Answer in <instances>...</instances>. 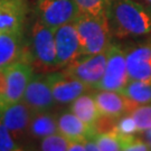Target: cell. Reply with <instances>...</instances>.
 I'll return each mask as SVG.
<instances>
[{
  "label": "cell",
  "instance_id": "obj_19",
  "mask_svg": "<svg viewBox=\"0 0 151 151\" xmlns=\"http://www.w3.org/2000/svg\"><path fill=\"white\" fill-rule=\"evenodd\" d=\"M119 92L139 105L151 104V82L129 80Z\"/></svg>",
  "mask_w": 151,
  "mask_h": 151
},
{
  "label": "cell",
  "instance_id": "obj_16",
  "mask_svg": "<svg viewBox=\"0 0 151 151\" xmlns=\"http://www.w3.org/2000/svg\"><path fill=\"white\" fill-rule=\"evenodd\" d=\"M58 132L68 141H84L86 138L95 134L93 128L88 127L73 112H63L57 118Z\"/></svg>",
  "mask_w": 151,
  "mask_h": 151
},
{
  "label": "cell",
  "instance_id": "obj_27",
  "mask_svg": "<svg viewBox=\"0 0 151 151\" xmlns=\"http://www.w3.org/2000/svg\"><path fill=\"white\" fill-rule=\"evenodd\" d=\"M68 151H85L83 141H70Z\"/></svg>",
  "mask_w": 151,
  "mask_h": 151
},
{
  "label": "cell",
  "instance_id": "obj_2",
  "mask_svg": "<svg viewBox=\"0 0 151 151\" xmlns=\"http://www.w3.org/2000/svg\"><path fill=\"white\" fill-rule=\"evenodd\" d=\"M73 24L80 39L81 55H93L106 52L112 43V32L108 15L91 16L78 14Z\"/></svg>",
  "mask_w": 151,
  "mask_h": 151
},
{
  "label": "cell",
  "instance_id": "obj_14",
  "mask_svg": "<svg viewBox=\"0 0 151 151\" xmlns=\"http://www.w3.org/2000/svg\"><path fill=\"white\" fill-rule=\"evenodd\" d=\"M27 14V0H0V34L24 32Z\"/></svg>",
  "mask_w": 151,
  "mask_h": 151
},
{
  "label": "cell",
  "instance_id": "obj_13",
  "mask_svg": "<svg viewBox=\"0 0 151 151\" xmlns=\"http://www.w3.org/2000/svg\"><path fill=\"white\" fill-rule=\"evenodd\" d=\"M94 99L100 114L112 118H120L124 114L132 113L139 105L138 103L124 96L119 91L97 90V92L94 93Z\"/></svg>",
  "mask_w": 151,
  "mask_h": 151
},
{
  "label": "cell",
  "instance_id": "obj_8",
  "mask_svg": "<svg viewBox=\"0 0 151 151\" xmlns=\"http://www.w3.org/2000/svg\"><path fill=\"white\" fill-rule=\"evenodd\" d=\"M35 111L24 101L10 103L0 111V119L20 145L29 139V124Z\"/></svg>",
  "mask_w": 151,
  "mask_h": 151
},
{
  "label": "cell",
  "instance_id": "obj_10",
  "mask_svg": "<svg viewBox=\"0 0 151 151\" xmlns=\"http://www.w3.org/2000/svg\"><path fill=\"white\" fill-rule=\"evenodd\" d=\"M54 36L57 66L58 68H64L76 57L81 56L80 39L73 22L56 28Z\"/></svg>",
  "mask_w": 151,
  "mask_h": 151
},
{
  "label": "cell",
  "instance_id": "obj_1",
  "mask_svg": "<svg viewBox=\"0 0 151 151\" xmlns=\"http://www.w3.org/2000/svg\"><path fill=\"white\" fill-rule=\"evenodd\" d=\"M112 35L139 37L151 32V11L137 0H113L108 11Z\"/></svg>",
  "mask_w": 151,
  "mask_h": 151
},
{
  "label": "cell",
  "instance_id": "obj_4",
  "mask_svg": "<svg viewBox=\"0 0 151 151\" xmlns=\"http://www.w3.org/2000/svg\"><path fill=\"white\" fill-rule=\"evenodd\" d=\"M106 65L102 80L97 84L96 90L120 91L129 82L127 67V54L119 44L111 43L106 49Z\"/></svg>",
  "mask_w": 151,
  "mask_h": 151
},
{
  "label": "cell",
  "instance_id": "obj_26",
  "mask_svg": "<svg viewBox=\"0 0 151 151\" xmlns=\"http://www.w3.org/2000/svg\"><path fill=\"white\" fill-rule=\"evenodd\" d=\"M150 150L149 147L140 137L135 134V137L130 141V143L127 146L125 151H148Z\"/></svg>",
  "mask_w": 151,
  "mask_h": 151
},
{
  "label": "cell",
  "instance_id": "obj_11",
  "mask_svg": "<svg viewBox=\"0 0 151 151\" xmlns=\"http://www.w3.org/2000/svg\"><path fill=\"white\" fill-rule=\"evenodd\" d=\"M22 101L35 112L50 111L55 106V100L52 94L46 73L34 74L28 83Z\"/></svg>",
  "mask_w": 151,
  "mask_h": 151
},
{
  "label": "cell",
  "instance_id": "obj_17",
  "mask_svg": "<svg viewBox=\"0 0 151 151\" xmlns=\"http://www.w3.org/2000/svg\"><path fill=\"white\" fill-rule=\"evenodd\" d=\"M70 112H73L78 119L94 129V124L100 116V112L94 99V93L88 91L74 100L70 103Z\"/></svg>",
  "mask_w": 151,
  "mask_h": 151
},
{
  "label": "cell",
  "instance_id": "obj_24",
  "mask_svg": "<svg viewBox=\"0 0 151 151\" xmlns=\"http://www.w3.org/2000/svg\"><path fill=\"white\" fill-rule=\"evenodd\" d=\"M115 130L121 134L125 135L137 134L139 132L137 124H135L133 118L131 116V114H124V115H121L120 118H118Z\"/></svg>",
  "mask_w": 151,
  "mask_h": 151
},
{
  "label": "cell",
  "instance_id": "obj_15",
  "mask_svg": "<svg viewBox=\"0 0 151 151\" xmlns=\"http://www.w3.org/2000/svg\"><path fill=\"white\" fill-rule=\"evenodd\" d=\"M22 58H29L28 43L24 32L0 34V70Z\"/></svg>",
  "mask_w": 151,
  "mask_h": 151
},
{
  "label": "cell",
  "instance_id": "obj_21",
  "mask_svg": "<svg viewBox=\"0 0 151 151\" xmlns=\"http://www.w3.org/2000/svg\"><path fill=\"white\" fill-rule=\"evenodd\" d=\"M70 141L60 132L47 135L39 140L38 149L43 151H68Z\"/></svg>",
  "mask_w": 151,
  "mask_h": 151
},
{
  "label": "cell",
  "instance_id": "obj_25",
  "mask_svg": "<svg viewBox=\"0 0 151 151\" xmlns=\"http://www.w3.org/2000/svg\"><path fill=\"white\" fill-rule=\"evenodd\" d=\"M7 105V74L6 68L0 70V111Z\"/></svg>",
  "mask_w": 151,
  "mask_h": 151
},
{
  "label": "cell",
  "instance_id": "obj_3",
  "mask_svg": "<svg viewBox=\"0 0 151 151\" xmlns=\"http://www.w3.org/2000/svg\"><path fill=\"white\" fill-rule=\"evenodd\" d=\"M55 30L37 19L32 27L30 42L28 43L29 58L34 67L42 72L58 68L55 45Z\"/></svg>",
  "mask_w": 151,
  "mask_h": 151
},
{
  "label": "cell",
  "instance_id": "obj_29",
  "mask_svg": "<svg viewBox=\"0 0 151 151\" xmlns=\"http://www.w3.org/2000/svg\"><path fill=\"white\" fill-rule=\"evenodd\" d=\"M137 1L145 6L149 11H151V0H137Z\"/></svg>",
  "mask_w": 151,
  "mask_h": 151
},
{
  "label": "cell",
  "instance_id": "obj_23",
  "mask_svg": "<svg viewBox=\"0 0 151 151\" xmlns=\"http://www.w3.org/2000/svg\"><path fill=\"white\" fill-rule=\"evenodd\" d=\"M25 148L15 139L9 129L0 119V151H19Z\"/></svg>",
  "mask_w": 151,
  "mask_h": 151
},
{
  "label": "cell",
  "instance_id": "obj_5",
  "mask_svg": "<svg viewBox=\"0 0 151 151\" xmlns=\"http://www.w3.org/2000/svg\"><path fill=\"white\" fill-rule=\"evenodd\" d=\"M105 65L106 53L104 52L100 54L81 55L62 68V70L85 83L93 90H96L97 84L102 80L104 74Z\"/></svg>",
  "mask_w": 151,
  "mask_h": 151
},
{
  "label": "cell",
  "instance_id": "obj_9",
  "mask_svg": "<svg viewBox=\"0 0 151 151\" xmlns=\"http://www.w3.org/2000/svg\"><path fill=\"white\" fill-rule=\"evenodd\" d=\"M29 58H22L6 67L7 74V105L22 101L28 83L35 74Z\"/></svg>",
  "mask_w": 151,
  "mask_h": 151
},
{
  "label": "cell",
  "instance_id": "obj_12",
  "mask_svg": "<svg viewBox=\"0 0 151 151\" xmlns=\"http://www.w3.org/2000/svg\"><path fill=\"white\" fill-rule=\"evenodd\" d=\"M130 80L151 82V38L125 49Z\"/></svg>",
  "mask_w": 151,
  "mask_h": 151
},
{
  "label": "cell",
  "instance_id": "obj_22",
  "mask_svg": "<svg viewBox=\"0 0 151 151\" xmlns=\"http://www.w3.org/2000/svg\"><path fill=\"white\" fill-rule=\"evenodd\" d=\"M130 114L134 120L139 132L151 129V104L138 105Z\"/></svg>",
  "mask_w": 151,
  "mask_h": 151
},
{
  "label": "cell",
  "instance_id": "obj_20",
  "mask_svg": "<svg viewBox=\"0 0 151 151\" xmlns=\"http://www.w3.org/2000/svg\"><path fill=\"white\" fill-rule=\"evenodd\" d=\"M113 0H75L80 14L91 16L108 15L110 6Z\"/></svg>",
  "mask_w": 151,
  "mask_h": 151
},
{
  "label": "cell",
  "instance_id": "obj_18",
  "mask_svg": "<svg viewBox=\"0 0 151 151\" xmlns=\"http://www.w3.org/2000/svg\"><path fill=\"white\" fill-rule=\"evenodd\" d=\"M58 132L57 116L49 111L35 112L29 124V139L42 140L47 135Z\"/></svg>",
  "mask_w": 151,
  "mask_h": 151
},
{
  "label": "cell",
  "instance_id": "obj_28",
  "mask_svg": "<svg viewBox=\"0 0 151 151\" xmlns=\"http://www.w3.org/2000/svg\"><path fill=\"white\" fill-rule=\"evenodd\" d=\"M140 138L142 140L146 142L149 149L151 150V129L145 130V131H141L140 132Z\"/></svg>",
  "mask_w": 151,
  "mask_h": 151
},
{
  "label": "cell",
  "instance_id": "obj_7",
  "mask_svg": "<svg viewBox=\"0 0 151 151\" xmlns=\"http://www.w3.org/2000/svg\"><path fill=\"white\" fill-rule=\"evenodd\" d=\"M46 76L56 104H70L80 95L93 90L85 83L66 74L64 70L46 72Z\"/></svg>",
  "mask_w": 151,
  "mask_h": 151
},
{
  "label": "cell",
  "instance_id": "obj_6",
  "mask_svg": "<svg viewBox=\"0 0 151 151\" xmlns=\"http://www.w3.org/2000/svg\"><path fill=\"white\" fill-rule=\"evenodd\" d=\"M36 14L40 22L55 30L74 22L80 12L75 0H37Z\"/></svg>",
  "mask_w": 151,
  "mask_h": 151
}]
</instances>
